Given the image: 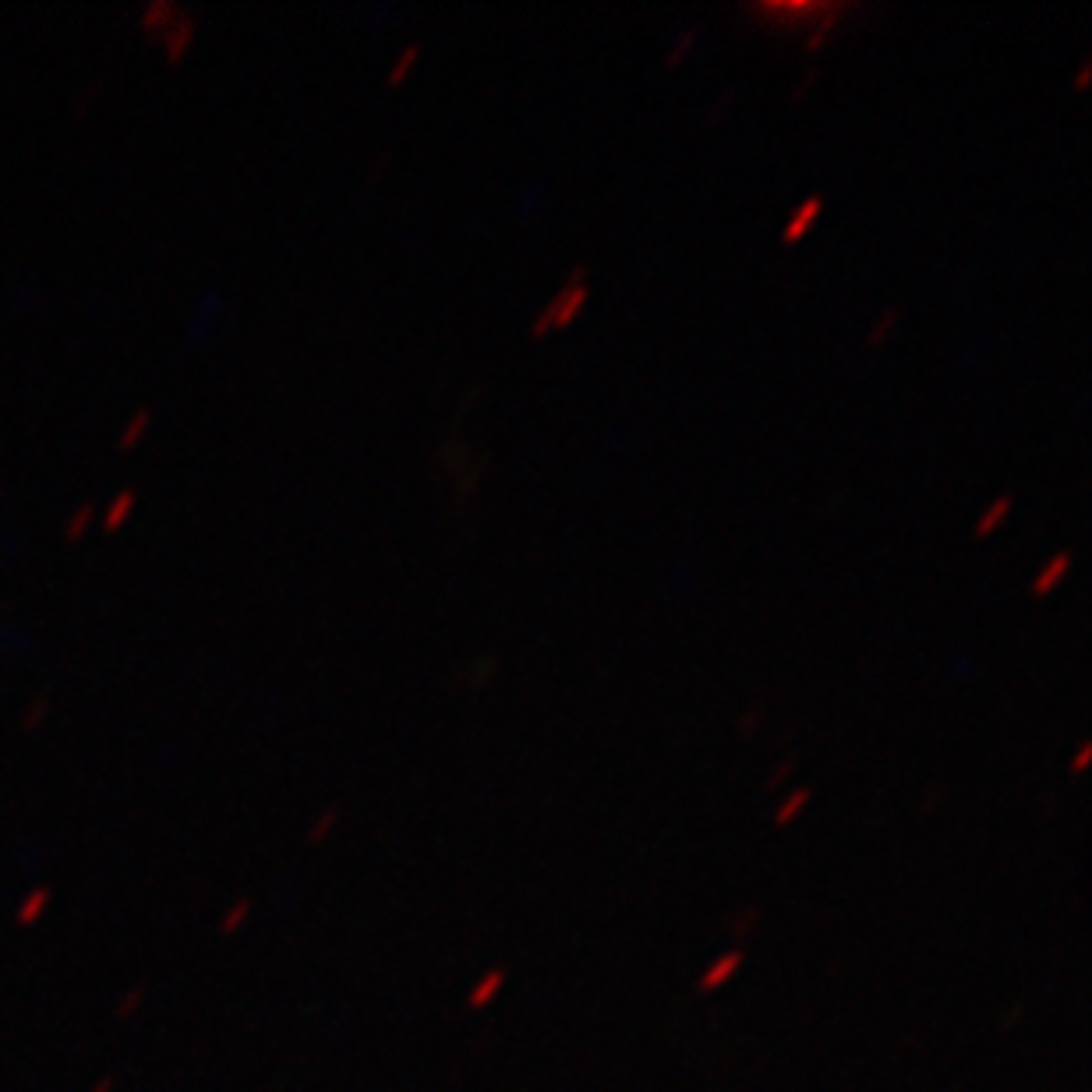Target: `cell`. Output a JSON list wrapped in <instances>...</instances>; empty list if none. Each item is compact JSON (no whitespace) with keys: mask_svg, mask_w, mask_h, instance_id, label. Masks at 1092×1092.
<instances>
[{"mask_svg":"<svg viewBox=\"0 0 1092 1092\" xmlns=\"http://www.w3.org/2000/svg\"><path fill=\"white\" fill-rule=\"evenodd\" d=\"M587 304H591V269H587V262H576L570 273H566V280H562L559 290H556L541 308L534 311V319H531L527 329H531L534 340H545V336H552V333H562V329H570V325L584 315Z\"/></svg>","mask_w":1092,"mask_h":1092,"instance_id":"cell-1","label":"cell"},{"mask_svg":"<svg viewBox=\"0 0 1092 1092\" xmlns=\"http://www.w3.org/2000/svg\"><path fill=\"white\" fill-rule=\"evenodd\" d=\"M820 216H824V195H820V191H813V195H807V199H799L792 205V212L785 216L782 244H799L803 237H809L813 234V226L820 224Z\"/></svg>","mask_w":1092,"mask_h":1092,"instance_id":"cell-2","label":"cell"},{"mask_svg":"<svg viewBox=\"0 0 1092 1092\" xmlns=\"http://www.w3.org/2000/svg\"><path fill=\"white\" fill-rule=\"evenodd\" d=\"M746 962V951L743 947H729V951H721L714 962H708V968L696 976V993H714V990H725L729 983L739 976V968H743Z\"/></svg>","mask_w":1092,"mask_h":1092,"instance_id":"cell-3","label":"cell"},{"mask_svg":"<svg viewBox=\"0 0 1092 1092\" xmlns=\"http://www.w3.org/2000/svg\"><path fill=\"white\" fill-rule=\"evenodd\" d=\"M1071 566H1075V552H1071V548L1054 552L1043 566H1036V576L1029 580V595L1032 597H1050L1057 587L1071 576Z\"/></svg>","mask_w":1092,"mask_h":1092,"instance_id":"cell-4","label":"cell"},{"mask_svg":"<svg viewBox=\"0 0 1092 1092\" xmlns=\"http://www.w3.org/2000/svg\"><path fill=\"white\" fill-rule=\"evenodd\" d=\"M195 32H199V18L191 11H181L170 22V26L160 32V43H163V53L170 57V61H181L185 57V50L195 43Z\"/></svg>","mask_w":1092,"mask_h":1092,"instance_id":"cell-5","label":"cell"},{"mask_svg":"<svg viewBox=\"0 0 1092 1092\" xmlns=\"http://www.w3.org/2000/svg\"><path fill=\"white\" fill-rule=\"evenodd\" d=\"M845 11H852V4H824V11H820L817 18H813V22L807 26L809 32L803 36V50L817 53L820 47L831 39V32L838 29V22H842Z\"/></svg>","mask_w":1092,"mask_h":1092,"instance_id":"cell-6","label":"cell"},{"mask_svg":"<svg viewBox=\"0 0 1092 1092\" xmlns=\"http://www.w3.org/2000/svg\"><path fill=\"white\" fill-rule=\"evenodd\" d=\"M1011 509H1015V496L1011 492H1004V496H993L986 506L980 509V517H976V523H972V534L976 537H993V534L1001 531L1007 520H1011Z\"/></svg>","mask_w":1092,"mask_h":1092,"instance_id":"cell-7","label":"cell"},{"mask_svg":"<svg viewBox=\"0 0 1092 1092\" xmlns=\"http://www.w3.org/2000/svg\"><path fill=\"white\" fill-rule=\"evenodd\" d=\"M506 980H509L506 968H488L481 980L471 986V993H467V1007H471V1011H484L488 1004H496Z\"/></svg>","mask_w":1092,"mask_h":1092,"instance_id":"cell-8","label":"cell"},{"mask_svg":"<svg viewBox=\"0 0 1092 1092\" xmlns=\"http://www.w3.org/2000/svg\"><path fill=\"white\" fill-rule=\"evenodd\" d=\"M421 50H424V47L418 43V39H414V43H403V47L397 50V57L389 61V68H385V86H389V88L403 86V82L414 75L418 61H421Z\"/></svg>","mask_w":1092,"mask_h":1092,"instance_id":"cell-9","label":"cell"},{"mask_svg":"<svg viewBox=\"0 0 1092 1092\" xmlns=\"http://www.w3.org/2000/svg\"><path fill=\"white\" fill-rule=\"evenodd\" d=\"M177 14H181L177 0H146L142 11H138V22H142V29H149V32H163Z\"/></svg>","mask_w":1092,"mask_h":1092,"instance_id":"cell-10","label":"cell"},{"mask_svg":"<svg viewBox=\"0 0 1092 1092\" xmlns=\"http://www.w3.org/2000/svg\"><path fill=\"white\" fill-rule=\"evenodd\" d=\"M809 799H813V792H809V789H803V785L789 789V792L782 795V803L774 807V828H789V824H795V820H799V813L809 807Z\"/></svg>","mask_w":1092,"mask_h":1092,"instance_id":"cell-11","label":"cell"},{"mask_svg":"<svg viewBox=\"0 0 1092 1092\" xmlns=\"http://www.w3.org/2000/svg\"><path fill=\"white\" fill-rule=\"evenodd\" d=\"M898 325H902V308H898V304H887V308H884L881 315L869 322L867 347H884V343H887V340L894 336V329H898Z\"/></svg>","mask_w":1092,"mask_h":1092,"instance_id":"cell-12","label":"cell"},{"mask_svg":"<svg viewBox=\"0 0 1092 1092\" xmlns=\"http://www.w3.org/2000/svg\"><path fill=\"white\" fill-rule=\"evenodd\" d=\"M138 502V492L135 488H121L117 496L103 506V527H117V523H125L127 517H131V509H135Z\"/></svg>","mask_w":1092,"mask_h":1092,"instance_id":"cell-13","label":"cell"},{"mask_svg":"<svg viewBox=\"0 0 1092 1092\" xmlns=\"http://www.w3.org/2000/svg\"><path fill=\"white\" fill-rule=\"evenodd\" d=\"M696 43H700V32H696L693 26L679 29V36L672 39V47L665 50V68H679V64L696 50Z\"/></svg>","mask_w":1092,"mask_h":1092,"instance_id":"cell-14","label":"cell"},{"mask_svg":"<svg viewBox=\"0 0 1092 1092\" xmlns=\"http://www.w3.org/2000/svg\"><path fill=\"white\" fill-rule=\"evenodd\" d=\"M149 421H152V410L149 407H138L135 414H131V418L125 421V428H121V435H117V442H121L125 449L135 446L138 439H142V432L149 428Z\"/></svg>","mask_w":1092,"mask_h":1092,"instance_id":"cell-15","label":"cell"},{"mask_svg":"<svg viewBox=\"0 0 1092 1092\" xmlns=\"http://www.w3.org/2000/svg\"><path fill=\"white\" fill-rule=\"evenodd\" d=\"M725 926H729V933H732L735 941H746V937H750V933L760 926V908H753V906L739 908L735 916H729V923H725Z\"/></svg>","mask_w":1092,"mask_h":1092,"instance_id":"cell-16","label":"cell"},{"mask_svg":"<svg viewBox=\"0 0 1092 1092\" xmlns=\"http://www.w3.org/2000/svg\"><path fill=\"white\" fill-rule=\"evenodd\" d=\"M92 517H96V506H92V502H82L78 509H71V517L64 520V537H71V541L82 537L86 527L92 523Z\"/></svg>","mask_w":1092,"mask_h":1092,"instance_id":"cell-17","label":"cell"},{"mask_svg":"<svg viewBox=\"0 0 1092 1092\" xmlns=\"http://www.w3.org/2000/svg\"><path fill=\"white\" fill-rule=\"evenodd\" d=\"M760 725H764V704H750V708L739 714V721H735V729H739V735H743V739L757 735Z\"/></svg>","mask_w":1092,"mask_h":1092,"instance_id":"cell-18","label":"cell"},{"mask_svg":"<svg viewBox=\"0 0 1092 1092\" xmlns=\"http://www.w3.org/2000/svg\"><path fill=\"white\" fill-rule=\"evenodd\" d=\"M792 770H795V760L792 757L774 760V768H770L768 778H764V789H768V792H778V789H782V785L792 778Z\"/></svg>","mask_w":1092,"mask_h":1092,"instance_id":"cell-19","label":"cell"},{"mask_svg":"<svg viewBox=\"0 0 1092 1092\" xmlns=\"http://www.w3.org/2000/svg\"><path fill=\"white\" fill-rule=\"evenodd\" d=\"M336 820H340V809H336V807L322 809V813H319V820H315V828H311V834H308L311 842H322L325 834H333Z\"/></svg>","mask_w":1092,"mask_h":1092,"instance_id":"cell-20","label":"cell"},{"mask_svg":"<svg viewBox=\"0 0 1092 1092\" xmlns=\"http://www.w3.org/2000/svg\"><path fill=\"white\" fill-rule=\"evenodd\" d=\"M1092 764V743L1085 739V743H1079V750H1075V757H1071V764H1067V770L1071 774H1085Z\"/></svg>","mask_w":1092,"mask_h":1092,"instance_id":"cell-21","label":"cell"},{"mask_svg":"<svg viewBox=\"0 0 1092 1092\" xmlns=\"http://www.w3.org/2000/svg\"><path fill=\"white\" fill-rule=\"evenodd\" d=\"M1089 86H1092V57H1082L1075 75H1071V88H1075V92H1085Z\"/></svg>","mask_w":1092,"mask_h":1092,"instance_id":"cell-22","label":"cell"},{"mask_svg":"<svg viewBox=\"0 0 1092 1092\" xmlns=\"http://www.w3.org/2000/svg\"><path fill=\"white\" fill-rule=\"evenodd\" d=\"M43 714H50V696H36V700L29 704V711H26V718H22V725H26V729H32V725H36V721L43 718Z\"/></svg>","mask_w":1092,"mask_h":1092,"instance_id":"cell-23","label":"cell"},{"mask_svg":"<svg viewBox=\"0 0 1092 1092\" xmlns=\"http://www.w3.org/2000/svg\"><path fill=\"white\" fill-rule=\"evenodd\" d=\"M817 78H820V71H817V68H809V71H803V75L795 78V88H792V103H799V100H803V96H807L809 88L817 86Z\"/></svg>","mask_w":1092,"mask_h":1092,"instance_id":"cell-24","label":"cell"},{"mask_svg":"<svg viewBox=\"0 0 1092 1092\" xmlns=\"http://www.w3.org/2000/svg\"><path fill=\"white\" fill-rule=\"evenodd\" d=\"M732 100H735V92H732V88H725V92L718 96V103L711 107V121H718L721 110H729V107H732Z\"/></svg>","mask_w":1092,"mask_h":1092,"instance_id":"cell-25","label":"cell"},{"mask_svg":"<svg viewBox=\"0 0 1092 1092\" xmlns=\"http://www.w3.org/2000/svg\"><path fill=\"white\" fill-rule=\"evenodd\" d=\"M937 803H941V785H933V789H930V795H926V803H923V809H933V807H937Z\"/></svg>","mask_w":1092,"mask_h":1092,"instance_id":"cell-26","label":"cell"}]
</instances>
